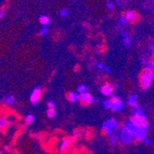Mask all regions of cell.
<instances>
[{
	"label": "cell",
	"instance_id": "cell-37",
	"mask_svg": "<svg viewBox=\"0 0 154 154\" xmlns=\"http://www.w3.org/2000/svg\"><path fill=\"white\" fill-rule=\"evenodd\" d=\"M122 36H123V37H126V36H127V33H126V32H122Z\"/></svg>",
	"mask_w": 154,
	"mask_h": 154
},
{
	"label": "cell",
	"instance_id": "cell-38",
	"mask_svg": "<svg viewBox=\"0 0 154 154\" xmlns=\"http://www.w3.org/2000/svg\"><path fill=\"white\" fill-rule=\"evenodd\" d=\"M118 88H119V84H116L115 85V89H118Z\"/></svg>",
	"mask_w": 154,
	"mask_h": 154
},
{
	"label": "cell",
	"instance_id": "cell-19",
	"mask_svg": "<svg viewBox=\"0 0 154 154\" xmlns=\"http://www.w3.org/2000/svg\"><path fill=\"white\" fill-rule=\"evenodd\" d=\"M34 121V115H28L25 117V124L26 125H30L32 124Z\"/></svg>",
	"mask_w": 154,
	"mask_h": 154
},
{
	"label": "cell",
	"instance_id": "cell-31",
	"mask_svg": "<svg viewBox=\"0 0 154 154\" xmlns=\"http://www.w3.org/2000/svg\"><path fill=\"white\" fill-rule=\"evenodd\" d=\"M106 6H107V8H108L112 9V8H114L115 5H114V3H112V2H108V3L106 4Z\"/></svg>",
	"mask_w": 154,
	"mask_h": 154
},
{
	"label": "cell",
	"instance_id": "cell-6",
	"mask_svg": "<svg viewBox=\"0 0 154 154\" xmlns=\"http://www.w3.org/2000/svg\"><path fill=\"white\" fill-rule=\"evenodd\" d=\"M129 123L131 125H133L135 127L138 126H150V123L147 121L145 118L139 117L137 115H132L129 119Z\"/></svg>",
	"mask_w": 154,
	"mask_h": 154
},
{
	"label": "cell",
	"instance_id": "cell-13",
	"mask_svg": "<svg viewBox=\"0 0 154 154\" xmlns=\"http://www.w3.org/2000/svg\"><path fill=\"white\" fill-rule=\"evenodd\" d=\"M118 141H119V137H118V135L117 134H115V133H113V134L110 135V137H109V143L111 146H115Z\"/></svg>",
	"mask_w": 154,
	"mask_h": 154
},
{
	"label": "cell",
	"instance_id": "cell-10",
	"mask_svg": "<svg viewBox=\"0 0 154 154\" xmlns=\"http://www.w3.org/2000/svg\"><path fill=\"white\" fill-rule=\"evenodd\" d=\"M101 92L104 96H112L113 92H114V88L110 84H105L101 88Z\"/></svg>",
	"mask_w": 154,
	"mask_h": 154
},
{
	"label": "cell",
	"instance_id": "cell-32",
	"mask_svg": "<svg viewBox=\"0 0 154 154\" xmlns=\"http://www.w3.org/2000/svg\"><path fill=\"white\" fill-rule=\"evenodd\" d=\"M104 64H102V62H99V63H97V68H98V69H102L104 68Z\"/></svg>",
	"mask_w": 154,
	"mask_h": 154
},
{
	"label": "cell",
	"instance_id": "cell-5",
	"mask_svg": "<svg viewBox=\"0 0 154 154\" xmlns=\"http://www.w3.org/2000/svg\"><path fill=\"white\" fill-rule=\"evenodd\" d=\"M110 102H111L110 109H112L113 111L119 112V111H122L123 109H124V106H125L124 102H123L122 100H120L115 95L112 96V99L110 100Z\"/></svg>",
	"mask_w": 154,
	"mask_h": 154
},
{
	"label": "cell",
	"instance_id": "cell-23",
	"mask_svg": "<svg viewBox=\"0 0 154 154\" xmlns=\"http://www.w3.org/2000/svg\"><path fill=\"white\" fill-rule=\"evenodd\" d=\"M131 41H132V38L130 36H126L124 39V44L127 46V47H131Z\"/></svg>",
	"mask_w": 154,
	"mask_h": 154
},
{
	"label": "cell",
	"instance_id": "cell-20",
	"mask_svg": "<svg viewBox=\"0 0 154 154\" xmlns=\"http://www.w3.org/2000/svg\"><path fill=\"white\" fill-rule=\"evenodd\" d=\"M153 68H154V62H153V60H150L148 63L145 64L144 70H153Z\"/></svg>",
	"mask_w": 154,
	"mask_h": 154
},
{
	"label": "cell",
	"instance_id": "cell-26",
	"mask_svg": "<svg viewBox=\"0 0 154 154\" xmlns=\"http://www.w3.org/2000/svg\"><path fill=\"white\" fill-rule=\"evenodd\" d=\"M59 14H60L61 17H66V16H68V9H65V8L64 9H61Z\"/></svg>",
	"mask_w": 154,
	"mask_h": 154
},
{
	"label": "cell",
	"instance_id": "cell-18",
	"mask_svg": "<svg viewBox=\"0 0 154 154\" xmlns=\"http://www.w3.org/2000/svg\"><path fill=\"white\" fill-rule=\"evenodd\" d=\"M83 135H84V130L83 129H80V128L74 130V132H73V137H76V138H78L79 137H82Z\"/></svg>",
	"mask_w": 154,
	"mask_h": 154
},
{
	"label": "cell",
	"instance_id": "cell-25",
	"mask_svg": "<svg viewBox=\"0 0 154 154\" xmlns=\"http://www.w3.org/2000/svg\"><path fill=\"white\" fill-rule=\"evenodd\" d=\"M102 105H104L106 109H110V107H111V102H110V100H104V101H102Z\"/></svg>",
	"mask_w": 154,
	"mask_h": 154
},
{
	"label": "cell",
	"instance_id": "cell-15",
	"mask_svg": "<svg viewBox=\"0 0 154 154\" xmlns=\"http://www.w3.org/2000/svg\"><path fill=\"white\" fill-rule=\"evenodd\" d=\"M137 95H131L129 98L127 99V102H128V105L131 106V107H135L137 104Z\"/></svg>",
	"mask_w": 154,
	"mask_h": 154
},
{
	"label": "cell",
	"instance_id": "cell-2",
	"mask_svg": "<svg viewBox=\"0 0 154 154\" xmlns=\"http://www.w3.org/2000/svg\"><path fill=\"white\" fill-rule=\"evenodd\" d=\"M153 79V71L152 70H144L140 76V87L142 90H147L151 85Z\"/></svg>",
	"mask_w": 154,
	"mask_h": 154
},
{
	"label": "cell",
	"instance_id": "cell-36",
	"mask_svg": "<svg viewBox=\"0 0 154 154\" xmlns=\"http://www.w3.org/2000/svg\"><path fill=\"white\" fill-rule=\"evenodd\" d=\"M82 28H83L84 30H88V29H89V26H88L87 24H83V25H82Z\"/></svg>",
	"mask_w": 154,
	"mask_h": 154
},
{
	"label": "cell",
	"instance_id": "cell-34",
	"mask_svg": "<svg viewBox=\"0 0 154 154\" xmlns=\"http://www.w3.org/2000/svg\"><path fill=\"white\" fill-rule=\"evenodd\" d=\"M5 151H11V148L8 147V146H6V147H5Z\"/></svg>",
	"mask_w": 154,
	"mask_h": 154
},
{
	"label": "cell",
	"instance_id": "cell-39",
	"mask_svg": "<svg viewBox=\"0 0 154 154\" xmlns=\"http://www.w3.org/2000/svg\"><path fill=\"white\" fill-rule=\"evenodd\" d=\"M0 154H2V151H0Z\"/></svg>",
	"mask_w": 154,
	"mask_h": 154
},
{
	"label": "cell",
	"instance_id": "cell-1",
	"mask_svg": "<svg viewBox=\"0 0 154 154\" xmlns=\"http://www.w3.org/2000/svg\"><path fill=\"white\" fill-rule=\"evenodd\" d=\"M134 128L135 126L131 125L129 122L122 127L120 134L118 136L123 145H129L134 140Z\"/></svg>",
	"mask_w": 154,
	"mask_h": 154
},
{
	"label": "cell",
	"instance_id": "cell-28",
	"mask_svg": "<svg viewBox=\"0 0 154 154\" xmlns=\"http://www.w3.org/2000/svg\"><path fill=\"white\" fill-rule=\"evenodd\" d=\"M148 61H150V56H148V55H146V56H144L142 59H141V62L143 63V64H146V63H148Z\"/></svg>",
	"mask_w": 154,
	"mask_h": 154
},
{
	"label": "cell",
	"instance_id": "cell-14",
	"mask_svg": "<svg viewBox=\"0 0 154 154\" xmlns=\"http://www.w3.org/2000/svg\"><path fill=\"white\" fill-rule=\"evenodd\" d=\"M39 21L41 24L44 25V26H46V25L51 22V19L47 15H42V16L39 18Z\"/></svg>",
	"mask_w": 154,
	"mask_h": 154
},
{
	"label": "cell",
	"instance_id": "cell-35",
	"mask_svg": "<svg viewBox=\"0 0 154 154\" xmlns=\"http://www.w3.org/2000/svg\"><path fill=\"white\" fill-rule=\"evenodd\" d=\"M104 70L106 71V72H110L111 71V69L108 68V66H104Z\"/></svg>",
	"mask_w": 154,
	"mask_h": 154
},
{
	"label": "cell",
	"instance_id": "cell-4",
	"mask_svg": "<svg viewBox=\"0 0 154 154\" xmlns=\"http://www.w3.org/2000/svg\"><path fill=\"white\" fill-rule=\"evenodd\" d=\"M148 126H138L134 128V139L137 141H143L148 136Z\"/></svg>",
	"mask_w": 154,
	"mask_h": 154
},
{
	"label": "cell",
	"instance_id": "cell-17",
	"mask_svg": "<svg viewBox=\"0 0 154 154\" xmlns=\"http://www.w3.org/2000/svg\"><path fill=\"white\" fill-rule=\"evenodd\" d=\"M125 18L126 19L127 21H133V20L136 19V13L134 11H126V14H125Z\"/></svg>",
	"mask_w": 154,
	"mask_h": 154
},
{
	"label": "cell",
	"instance_id": "cell-33",
	"mask_svg": "<svg viewBox=\"0 0 154 154\" xmlns=\"http://www.w3.org/2000/svg\"><path fill=\"white\" fill-rule=\"evenodd\" d=\"M143 142H144L146 145H148V144H150V142H151V140H150V139H148V138H147V137H146V138H145V139H144V140H143Z\"/></svg>",
	"mask_w": 154,
	"mask_h": 154
},
{
	"label": "cell",
	"instance_id": "cell-22",
	"mask_svg": "<svg viewBox=\"0 0 154 154\" xmlns=\"http://www.w3.org/2000/svg\"><path fill=\"white\" fill-rule=\"evenodd\" d=\"M119 25L121 27H125V26H126V25H127V20L125 18V16L120 17V19H119Z\"/></svg>",
	"mask_w": 154,
	"mask_h": 154
},
{
	"label": "cell",
	"instance_id": "cell-27",
	"mask_svg": "<svg viewBox=\"0 0 154 154\" xmlns=\"http://www.w3.org/2000/svg\"><path fill=\"white\" fill-rule=\"evenodd\" d=\"M47 33H48V28H47V26H44L43 29L41 30L40 34H41V35H46Z\"/></svg>",
	"mask_w": 154,
	"mask_h": 154
},
{
	"label": "cell",
	"instance_id": "cell-3",
	"mask_svg": "<svg viewBox=\"0 0 154 154\" xmlns=\"http://www.w3.org/2000/svg\"><path fill=\"white\" fill-rule=\"evenodd\" d=\"M118 126V123L115 119L114 118H109V119H107L105 122L102 123V127L104 128V130L105 131V133L107 135H111L114 133V130L115 129V127Z\"/></svg>",
	"mask_w": 154,
	"mask_h": 154
},
{
	"label": "cell",
	"instance_id": "cell-12",
	"mask_svg": "<svg viewBox=\"0 0 154 154\" xmlns=\"http://www.w3.org/2000/svg\"><path fill=\"white\" fill-rule=\"evenodd\" d=\"M15 102H16V99L12 95H7L6 97L3 98V102L7 105H12L15 104Z\"/></svg>",
	"mask_w": 154,
	"mask_h": 154
},
{
	"label": "cell",
	"instance_id": "cell-16",
	"mask_svg": "<svg viewBox=\"0 0 154 154\" xmlns=\"http://www.w3.org/2000/svg\"><path fill=\"white\" fill-rule=\"evenodd\" d=\"M68 99L71 102H76L77 101H79V93L78 92H74V91L69 92L68 95Z\"/></svg>",
	"mask_w": 154,
	"mask_h": 154
},
{
	"label": "cell",
	"instance_id": "cell-24",
	"mask_svg": "<svg viewBox=\"0 0 154 154\" xmlns=\"http://www.w3.org/2000/svg\"><path fill=\"white\" fill-rule=\"evenodd\" d=\"M87 90H88V87H87L86 85L84 84H81L78 87V92L79 93H82V92H85L87 91Z\"/></svg>",
	"mask_w": 154,
	"mask_h": 154
},
{
	"label": "cell",
	"instance_id": "cell-29",
	"mask_svg": "<svg viewBox=\"0 0 154 154\" xmlns=\"http://www.w3.org/2000/svg\"><path fill=\"white\" fill-rule=\"evenodd\" d=\"M55 102L54 101H50L48 102V107H49V108H55Z\"/></svg>",
	"mask_w": 154,
	"mask_h": 154
},
{
	"label": "cell",
	"instance_id": "cell-30",
	"mask_svg": "<svg viewBox=\"0 0 154 154\" xmlns=\"http://www.w3.org/2000/svg\"><path fill=\"white\" fill-rule=\"evenodd\" d=\"M6 14V9L5 8H1L0 9V18H3Z\"/></svg>",
	"mask_w": 154,
	"mask_h": 154
},
{
	"label": "cell",
	"instance_id": "cell-21",
	"mask_svg": "<svg viewBox=\"0 0 154 154\" xmlns=\"http://www.w3.org/2000/svg\"><path fill=\"white\" fill-rule=\"evenodd\" d=\"M56 115V111L55 108H49L47 111V116L49 118H54Z\"/></svg>",
	"mask_w": 154,
	"mask_h": 154
},
{
	"label": "cell",
	"instance_id": "cell-7",
	"mask_svg": "<svg viewBox=\"0 0 154 154\" xmlns=\"http://www.w3.org/2000/svg\"><path fill=\"white\" fill-rule=\"evenodd\" d=\"M79 100L81 102H86L87 104H90L94 102L95 99L88 91H85V92H82V93L79 94Z\"/></svg>",
	"mask_w": 154,
	"mask_h": 154
},
{
	"label": "cell",
	"instance_id": "cell-8",
	"mask_svg": "<svg viewBox=\"0 0 154 154\" xmlns=\"http://www.w3.org/2000/svg\"><path fill=\"white\" fill-rule=\"evenodd\" d=\"M41 92L42 91H41L40 87H35V88L33 89V90H32V92L30 93V101L33 105H35L39 102V100L41 98Z\"/></svg>",
	"mask_w": 154,
	"mask_h": 154
},
{
	"label": "cell",
	"instance_id": "cell-9",
	"mask_svg": "<svg viewBox=\"0 0 154 154\" xmlns=\"http://www.w3.org/2000/svg\"><path fill=\"white\" fill-rule=\"evenodd\" d=\"M75 139H77V138L74 137L65 138V139H63L62 141L60 142V144H59V150H60L61 151H66L71 145H72V143H73V141H74Z\"/></svg>",
	"mask_w": 154,
	"mask_h": 154
},
{
	"label": "cell",
	"instance_id": "cell-11",
	"mask_svg": "<svg viewBox=\"0 0 154 154\" xmlns=\"http://www.w3.org/2000/svg\"><path fill=\"white\" fill-rule=\"evenodd\" d=\"M10 126V122L5 117H0V130H5Z\"/></svg>",
	"mask_w": 154,
	"mask_h": 154
}]
</instances>
